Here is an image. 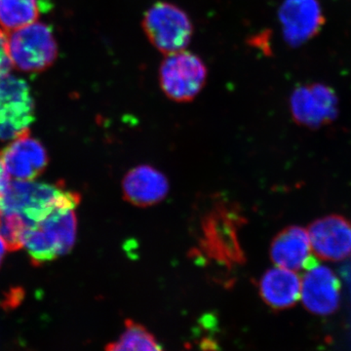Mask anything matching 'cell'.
<instances>
[{
    "mask_svg": "<svg viewBox=\"0 0 351 351\" xmlns=\"http://www.w3.org/2000/svg\"><path fill=\"white\" fill-rule=\"evenodd\" d=\"M10 182V175L7 172L5 166H4L3 162H2L1 159H0V195L6 191Z\"/></svg>",
    "mask_w": 351,
    "mask_h": 351,
    "instance_id": "ffe728a7",
    "label": "cell"
},
{
    "mask_svg": "<svg viewBox=\"0 0 351 351\" xmlns=\"http://www.w3.org/2000/svg\"><path fill=\"white\" fill-rule=\"evenodd\" d=\"M258 289L267 306L274 311H284L301 299L302 280L295 271L276 265L261 277Z\"/></svg>",
    "mask_w": 351,
    "mask_h": 351,
    "instance_id": "9a60e30c",
    "label": "cell"
},
{
    "mask_svg": "<svg viewBox=\"0 0 351 351\" xmlns=\"http://www.w3.org/2000/svg\"><path fill=\"white\" fill-rule=\"evenodd\" d=\"M306 271L301 289L304 307L317 315L336 313L341 304V284L338 276L329 267L319 263Z\"/></svg>",
    "mask_w": 351,
    "mask_h": 351,
    "instance_id": "30bf717a",
    "label": "cell"
},
{
    "mask_svg": "<svg viewBox=\"0 0 351 351\" xmlns=\"http://www.w3.org/2000/svg\"><path fill=\"white\" fill-rule=\"evenodd\" d=\"M0 159L16 181H34L48 165L45 147L39 141L29 137V133L14 138L0 152Z\"/></svg>",
    "mask_w": 351,
    "mask_h": 351,
    "instance_id": "7c38bea8",
    "label": "cell"
},
{
    "mask_svg": "<svg viewBox=\"0 0 351 351\" xmlns=\"http://www.w3.org/2000/svg\"><path fill=\"white\" fill-rule=\"evenodd\" d=\"M80 202V195L69 191L64 184L14 181L0 195V208L21 215L29 228L58 209H75Z\"/></svg>",
    "mask_w": 351,
    "mask_h": 351,
    "instance_id": "6da1fadb",
    "label": "cell"
},
{
    "mask_svg": "<svg viewBox=\"0 0 351 351\" xmlns=\"http://www.w3.org/2000/svg\"><path fill=\"white\" fill-rule=\"evenodd\" d=\"M169 189L166 176L147 164L134 167L122 181L124 198L137 207H151L162 202Z\"/></svg>",
    "mask_w": 351,
    "mask_h": 351,
    "instance_id": "5bb4252c",
    "label": "cell"
},
{
    "mask_svg": "<svg viewBox=\"0 0 351 351\" xmlns=\"http://www.w3.org/2000/svg\"><path fill=\"white\" fill-rule=\"evenodd\" d=\"M307 232L317 257L339 262L351 255V221L345 217L330 215L317 219Z\"/></svg>",
    "mask_w": 351,
    "mask_h": 351,
    "instance_id": "8fae6325",
    "label": "cell"
},
{
    "mask_svg": "<svg viewBox=\"0 0 351 351\" xmlns=\"http://www.w3.org/2000/svg\"><path fill=\"white\" fill-rule=\"evenodd\" d=\"M278 19L284 40L291 47H299L311 40L324 24L318 0H283Z\"/></svg>",
    "mask_w": 351,
    "mask_h": 351,
    "instance_id": "9c48e42d",
    "label": "cell"
},
{
    "mask_svg": "<svg viewBox=\"0 0 351 351\" xmlns=\"http://www.w3.org/2000/svg\"><path fill=\"white\" fill-rule=\"evenodd\" d=\"M7 250L5 244H4L3 239L0 237V265H1L2 260H3L5 251Z\"/></svg>",
    "mask_w": 351,
    "mask_h": 351,
    "instance_id": "44dd1931",
    "label": "cell"
},
{
    "mask_svg": "<svg viewBox=\"0 0 351 351\" xmlns=\"http://www.w3.org/2000/svg\"><path fill=\"white\" fill-rule=\"evenodd\" d=\"M106 351H164L154 335L140 323L125 320L119 338L106 346Z\"/></svg>",
    "mask_w": 351,
    "mask_h": 351,
    "instance_id": "2e32d148",
    "label": "cell"
},
{
    "mask_svg": "<svg viewBox=\"0 0 351 351\" xmlns=\"http://www.w3.org/2000/svg\"><path fill=\"white\" fill-rule=\"evenodd\" d=\"M290 108L298 124L315 128L336 119L338 99L326 85H302L292 92Z\"/></svg>",
    "mask_w": 351,
    "mask_h": 351,
    "instance_id": "ba28073f",
    "label": "cell"
},
{
    "mask_svg": "<svg viewBox=\"0 0 351 351\" xmlns=\"http://www.w3.org/2000/svg\"><path fill=\"white\" fill-rule=\"evenodd\" d=\"M149 43L164 55L186 49L193 34V25L186 11L170 2L158 1L147 9L142 22Z\"/></svg>",
    "mask_w": 351,
    "mask_h": 351,
    "instance_id": "277c9868",
    "label": "cell"
},
{
    "mask_svg": "<svg viewBox=\"0 0 351 351\" xmlns=\"http://www.w3.org/2000/svg\"><path fill=\"white\" fill-rule=\"evenodd\" d=\"M270 258L276 267L298 271L317 265L308 232L301 226L284 228L272 240Z\"/></svg>",
    "mask_w": 351,
    "mask_h": 351,
    "instance_id": "4fadbf2b",
    "label": "cell"
},
{
    "mask_svg": "<svg viewBox=\"0 0 351 351\" xmlns=\"http://www.w3.org/2000/svg\"><path fill=\"white\" fill-rule=\"evenodd\" d=\"M39 12V0H0V25L6 31H16L36 23Z\"/></svg>",
    "mask_w": 351,
    "mask_h": 351,
    "instance_id": "e0dca14e",
    "label": "cell"
},
{
    "mask_svg": "<svg viewBox=\"0 0 351 351\" xmlns=\"http://www.w3.org/2000/svg\"><path fill=\"white\" fill-rule=\"evenodd\" d=\"M34 101L27 82L10 75L0 77V140H14L29 133Z\"/></svg>",
    "mask_w": 351,
    "mask_h": 351,
    "instance_id": "52a82bcc",
    "label": "cell"
},
{
    "mask_svg": "<svg viewBox=\"0 0 351 351\" xmlns=\"http://www.w3.org/2000/svg\"><path fill=\"white\" fill-rule=\"evenodd\" d=\"M9 56L14 68L25 73H40L54 64L58 56L52 29L36 22L7 36Z\"/></svg>",
    "mask_w": 351,
    "mask_h": 351,
    "instance_id": "5b68a950",
    "label": "cell"
},
{
    "mask_svg": "<svg viewBox=\"0 0 351 351\" xmlns=\"http://www.w3.org/2000/svg\"><path fill=\"white\" fill-rule=\"evenodd\" d=\"M76 233L75 209L62 208L27 230L24 247L34 265H43L68 254L75 243Z\"/></svg>",
    "mask_w": 351,
    "mask_h": 351,
    "instance_id": "3957f363",
    "label": "cell"
},
{
    "mask_svg": "<svg viewBox=\"0 0 351 351\" xmlns=\"http://www.w3.org/2000/svg\"><path fill=\"white\" fill-rule=\"evenodd\" d=\"M27 230V223L21 215L0 208V237L3 239L7 250L22 249Z\"/></svg>",
    "mask_w": 351,
    "mask_h": 351,
    "instance_id": "ac0fdd59",
    "label": "cell"
},
{
    "mask_svg": "<svg viewBox=\"0 0 351 351\" xmlns=\"http://www.w3.org/2000/svg\"><path fill=\"white\" fill-rule=\"evenodd\" d=\"M243 217L234 206L219 204L203 219L199 250L201 255L226 269L241 265L243 251L239 230Z\"/></svg>",
    "mask_w": 351,
    "mask_h": 351,
    "instance_id": "7a4b0ae2",
    "label": "cell"
},
{
    "mask_svg": "<svg viewBox=\"0 0 351 351\" xmlns=\"http://www.w3.org/2000/svg\"><path fill=\"white\" fill-rule=\"evenodd\" d=\"M208 69L201 58L182 50L166 55L159 68L163 93L177 103L195 100L206 84Z\"/></svg>",
    "mask_w": 351,
    "mask_h": 351,
    "instance_id": "8992f818",
    "label": "cell"
},
{
    "mask_svg": "<svg viewBox=\"0 0 351 351\" xmlns=\"http://www.w3.org/2000/svg\"><path fill=\"white\" fill-rule=\"evenodd\" d=\"M12 68L7 45V36L5 32L0 29V77L8 75Z\"/></svg>",
    "mask_w": 351,
    "mask_h": 351,
    "instance_id": "d6986e66",
    "label": "cell"
}]
</instances>
